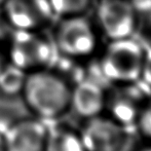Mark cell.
<instances>
[{
    "mask_svg": "<svg viewBox=\"0 0 151 151\" xmlns=\"http://www.w3.org/2000/svg\"><path fill=\"white\" fill-rule=\"evenodd\" d=\"M71 88L65 79L48 70L26 75L22 97L31 113L43 120H56L70 109Z\"/></svg>",
    "mask_w": 151,
    "mask_h": 151,
    "instance_id": "1",
    "label": "cell"
},
{
    "mask_svg": "<svg viewBox=\"0 0 151 151\" xmlns=\"http://www.w3.org/2000/svg\"><path fill=\"white\" fill-rule=\"evenodd\" d=\"M145 50L132 37L111 40L101 61V69L108 80L133 83L141 79Z\"/></svg>",
    "mask_w": 151,
    "mask_h": 151,
    "instance_id": "2",
    "label": "cell"
},
{
    "mask_svg": "<svg viewBox=\"0 0 151 151\" xmlns=\"http://www.w3.org/2000/svg\"><path fill=\"white\" fill-rule=\"evenodd\" d=\"M55 41L63 55L71 58L88 57L97 46V37L93 26L80 16L67 17L58 26Z\"/></svg>",
    "mask_w": 151,
    "mask_h": 151,
    "instance_id": "3",
    "label": "cell"
},
{
    "mask_svg": "<svg viewBox=\"0 0 151 151\" xmlns=\"http://www.w3.org/2000/svg\"><path fill=\"white\" fill-rule=\"evenodd\" d=\"M96 12L110 40L132 37L137 26V8L129 0H99Z\"/></svg>",
    "mask_w": 151,
    "mask_h": 151,
    "instance_id": "4",
    "label": "cell"
},
{
    "mask_svg": "<svg viewBox=\"0 0 151 151\" xmlns=\"http://www.w3.org/2000/svg\"><path fill=\"white\" fill-rule=\"evenodd\" d=\"M79 135L86 151H121L127 139L122 125L102 115L86 119Z\"/></svg>",
    "mask_w": 151,
    "mask_h": 151,
    "instance_id": "5",
    "label": "cell"
},
{
    "mask_svg": "<svg viewBox=\"0 0 151 151\" xmlns=\"http://www.w3.org/2000/svg\"><path fill=\"white\" fill-rule=\"evenodd\" d=\"M10 54L12 64L24 71L45 67L54 60V50L50 44L31 31L19 30Z\"/></svg>",
    "mask_w": 151,
    "mask_h": 151,
    "instance_id": "6",
    "label": "cell"
},
{
    "mask_svg": "<svg viewBox=\"0 0 151 151\" xmlns=\"http://www.w3.org/2000/svg\"><path fill=\"white\" fill-rule=\"evenodd\" d=\"M47 123L45 120L27 117L3 134L5 151H44Z\"/></svg>",
    "mask_w": 151,
    "mask_h": 151,
    "instance_id": "7",
    "label": "cell"
},
{
    "mask_svg": "<svg viewBox=\"0 0 151 151\" xmlns=\"http://www.w3.org/2000/svg\"><path fill=\"white\" fill-rule=\"evenodd\" d=\"M5 12L18 30L32 31L46 22L52 10L48 0H7Z\"/></svg>",
    "mask_w": 151,
    "mask_h": 151,
    "instance_id": "8",
    "label": "cell"
},
{
    "mask_svg": "<svg viewBox=\"0 0 151 151\" xmlns=\"http://www.w3.org/2000/svg\"><path fill=\"white\" fill-rule=\"evenodd\" d=\"M105 91L100 84L90 79L81 80L71 88L70 109L84 119L102 114L106 106Z\"/></svg>",
    "mask_w": 151,
    "mask_h": 151,
    "instance_id": "9",
    "label": "cell"
},
{
    "mask_svg": "<svg viewBox=\"0 0 151 151\" xmlns=\"http://www.w3.org/2000/svg\"><path fill=\"white\" fill-rule=\"evenodd\" d=\"M105 109L109 111V117L120 125H129L137 122L143 108L138 101L127 93H117L106 99Z\"/></svg>",
    "mask_w": 151,
    "mask_h": 151,
    "instance_id": "10",
    "label": "cell"
},
{
    "mask_svg": "<svg viewBox=\"0 0 151 151\" xmlns=\"http://www.w3.org/2000/svg\"><path fill=\"white\" fill-rule=\"evenodd\" d=\"M47 123L44 151H86L79 133L67 127L54 125V120H45Z\"/></svg>",
    "mask_w": 151,
    "mask_h": 151,
    "instance_id": "11",
    "label": "cell"
},
{
    "mask_svg": "<svg viewBox=\"0 0 151 151\" xmlns=\"http://www.w3.org/2000/svg\"><path fill=\"white\" fill-rule=\"evenodd\" d=\"M30 113L21 95L0 93V134L3 135L17 122L29 117Z\"/></svg>",
    "mask_w": 151,
    "mask_h": 151,
    "instance_id": "12",
    "label": "cell"
},
{
    "mask_svg": "<svg viewBox=\"0 0 151 151\" xmlns=\"http://www.w3.org/2000/svg\"><path fill=\"white\" fill-rule=\"evenodd\" d=\"M25 79V71L14 64L12 66L2 67L0 70V93L21 95Z\"/></svg>",
    "mask_w": 151,
    "mask_h": 151,
    "instance_id": "13",
    "label": "cell"
},
{
    "mask_svg": "<svg viewBox=\"0 0 151 151\" xmlns=\"http://www.w3.org/2000/svg\"><path fill=\"white\" fill-rule=\"evenodd\" d=\"M52 12L58 16H79L88 8L90 0H48Z\"/></svg>",
    "mask_w": 151,
    "mask_h": 151,
    "instance_id": "14",
    "label": "cell"
},
{
    "mask_svg": "<svg viewBox=\"0 0 151 151\" xmlns=\"http://www.w3.org/2000/svg\"><path fill=\"white\" fill-rule=\"evenodd\" d=\"M137 123L144 137L151 141V103L142 109Z\"/></svg>",
    "mask_w": 151,
    "mask_h": 151,
    "instance_id": "15",
    "label": "cell"
},
{
    "mask_svg": "<svg viewBox=\"0 0 151 151\" xmlns=\"http://www.w3.org/2000/svg\"><path fill=\"white\" fill-rule=\"evenodd\" d=\"M141 79H143L144 82L151 88V48L148 50H145Z\"/></svg>",
    "mask_w": 151,
    "mask_h": 151,
    "instance_id": "16",
    "label": "cell"
},
{
    "mask_svg": "<svg viewBox=\"0 0 151 151\" xmlns=\"http://www.w3.org/2000/svg\"><path fill=\"white\" fill-rule=\"evenodd\" d=\"M0 151H5V148H4L3 135H2V134H0Z\"/></svg>",
    "mask_w": 151,
    "mask_h": 151,
    "instance_id": "17",
    "label": "cell"
},
{
    "mask_svg": "<svg viewBox=\"0 0 151 151\" xmlns=\"http://www.w3.org/2000/svg\"><path fill=\"white\" fill-rule=\"evenodd\" d=\"M137 151H151V145L145 146V147H142L140 149H138Z\"/></svg>",
    "mask_w": 151,
    "mask_h": 151,
    "instance_id": "18",
    "label": "cell"
},
{
    "mask_svg": "<svg viewBox=\"0 0 151 151\" xmlns=\"http://www.w3.org/2000/svg\"><path fill=\"white\" fill-rule=\"evenodd\" d=\"M148 19H149V25L151 26V9H150V12H148Z\"/></svg>",
    "mask_w": 151,
    "mask_h": 151,
    "instance_id": "19",
    "label": "cell"
},
{
    "mask_svg": "<svg viewBox=\"0 0 151 151\" xmlns=\"http://www.w3.org/2000/svg\"><path fill=\"white\" fill-rule=\"evenodd\" d=\"M2 69V64H1V61H0V70Z\"/></svg>",
    "mask_w": 151,
    "mask_h": 151,
    "instance_id": "20",
    "label": "cell"
}]
</instances>
